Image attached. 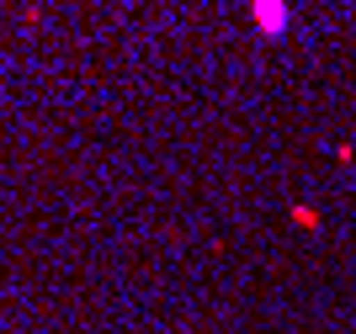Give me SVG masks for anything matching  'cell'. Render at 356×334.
<instances>
[{
    "label": "cell",
    "mask_w": 356,
    "mask_h": 334,
    "mask_svg": "<svg viewBox=\"0 0 356 334\" xmlns=\"http://www.w3.org/2000/svg\"><path fill=\"white\" fill-rule=\"evenodd\" d=\"M250 27L261 32V37H271V43H282L287 32H293V6H287V0H255Z\"/></svg>",
    "instance_id": "6da1fadb"
},
{
    "label": "cell",
    "mask_w": 356,
    "mask_h": 334,
    "mask_svg": "<svg viewBox=\"0 0 356 334\" xmlns=\"http://www.w3.org/2000/svg\"><path fill=\"white\" fill-rule=\"evenodd\" d=\"M287 218H293V228H309V233H319V223H325V218H319V207H309V202H293V207H287Z\"/></svg>",
    "instance_id": "7a4b0ae2"
}]
</instances>
